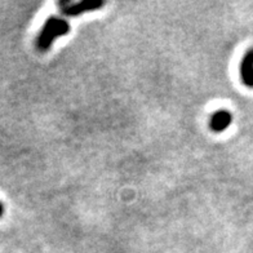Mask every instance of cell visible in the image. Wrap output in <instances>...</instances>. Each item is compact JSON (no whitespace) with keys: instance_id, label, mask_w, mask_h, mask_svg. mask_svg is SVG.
Returning <instances> with one entry per match:
<instances>
[{"instance_id":"6da1fadb","label":"cell","mask_w":253,"mask_h":253,"mask_svg":"<svg viewBox=\"0 0 253 253\" xmlns=\"http://www.w3.org/2000/svg\"><path fill=\"white\" fill-rule=\"evenodd\" d=\"M70 33V24L69 21L60 18V17L50 16L45 22H44L42 31L37 39V47L42 52H45L53 44L54 39L63 37Z\"/></svg>"},{"instance_id":"7a4b0ae2","label":"cell","mask_w":253,"mask_h":253,"mask_svg":"<svg viewBox=\"0 0 253 253\" xmlns=\"http://www.w3.org/2000/svg\"><path fill=\"white\" fill-rule=\"evenodd\" d=\"M58 5L61 7L62 13L65 16L75 17L79 16V14L87 13V12L100 9L105 5V1H102V0H82L78 3H71L70 0H61Z\"/></svg>"},{"instance_id":"3957f363","label":"cell","mask_w":253,"mask_h":253,"mask_svg":"<svg viewBox=\"0 0 253 253\" xmlns=\"http://www.w3.org/2000/svg\"><path fill=\"white\" fill-rule=\"evenodd\" d=\"M240 78L246 87L253 88V48L248 49L240 61Z\"/></svg>"},{"instance_id":"277c9868","label":"cell","mask_w":253,"mask_h":253,"mask_svg":"<svg viewBox=\"0 0 253 253\" xmlns=\"http://www.w3.org/2000/svg\"><path fill=\"white\" fill-rule=\"evenodd\" d=\"M231 123H233V115L227 110L214 111L210 119L211 129L216 132V133H220V132L226 130Z\"/></svg>"},{"instance_id":"5b68a950","label":"cell","mask_w":253,"mask_h":253,"mask_svg":"<svg viewBox=\"0 0 253 253\" xmlns=\"http://www.w3.org/2000/svg\"><path fill=\"white\" fill-rule=\"evenodd\" d=\"M3 213H4V206L0 203V217L3 216Z\"/></svg>"}]
</instances>
